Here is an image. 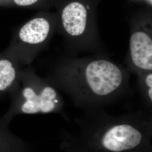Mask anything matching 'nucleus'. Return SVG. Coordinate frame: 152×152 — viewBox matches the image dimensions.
Here are the masks:
<instances>
[{"instance_id":"nucleus-5","label":"nucleus","mask_w":152,"mask_h":152,"mask_svg":"<svg viewBox=\"0 0 152 152\" xmlns=\"http://www.w3.org/2000/svg\"><path fill=\"white\" fill-rule=\"evenodd\" d=\"M24 102L22 112L26 114L59 113L68 119L64 113V102L57 88L34 76L22 91Z\"/></svg>"},{"instance_id":"nucleus-4","label":"nucleus","mask_w":152,"mask_h":152,"mask_svg":"<svg viewBox=\"0 0 152 152\" xmlns=\"http://www.w3.org/2000/svg\"><path fill=\"white\" fill-rule=\"evenodd\" d=\"M130 27L128 71L137 76L152 71L151 12L144 10L137 13L131 19Z\"/></svg>"},{"instance_id":"nucleus-2","label":"nucleus","mask_w":152,"mask_h":152,"mask_svg":"<svg viewBox=\"0 0 152 152\" xmlns=\"http://www.w3.org/2000/svg\"><path fill=\"white\" fill-rule=\"evenodd\" d=\"M75 122L77 133L62 135L65 152H152V112L113 115L100 109L84 112Z\"/></svg>"},{"instance_id":"nucleus-10","label":"nucleus","mask_w":152,"mask_h":152,"mask_svg":"<svg viewBox=\"0 0 152 152\" xmlns=\"http://www.w3.org/2000/svg\"><path fill=\"white\" fill-rule=\"evenodd\" d=\"M137 1H142V2H144L147 3L149 5H152V0H137Z\"/></svg>"},{"instance_id":"nucleus-1","label":"nucleus","mask_w":152,"mask_h":152,"mask_svg":"<svg viewBox=\"0 0 152 152\" xmlns=\"http://www.w3.org/2000/svg\"><path fill=\"white\" fill-rule=\"evenodd\" d=\"M130 72L104 56H65L58 61L51 85L84 112L117 103L131 93Z\"/></svg>"},{"instance_id":"nucleus-7","label":"nucleus","mask_w":152,"mask_h":152,"mask_svg":"<svg viewBox=\"0 0 152 152\" xmlns=\"http://www.w3.org/2000/svg\"><path fill=\"white\" fill-rule=\"evenodd\" d=\"M137 84L143 110L152 112V71L137 75Z\"/></svg>"},{"instance_id":"nucleus-3","label":"nucleus","mask_w":152,"mask_h":152,"mask_svg":"<svg viewBox=\"0 0 152 152\" xmlns=\"http://www.w3.org/2000/svg\"><path fill=\"white\" fill-rule=\"evenodd\" d=\"M100 0H55L56 25L72 49L99 48L96 7Z\"/></svg>"},{"instance_id":"nucleus-6","label":"nucleus","mask_w":152,"mask_h":152,"mask_svg":"<svg viewBox=\"0 0 152 152\" xmlns=\"http://www.w3.org/2000/svg\"><path fill=\"white\" fill-rule=\"evenodd\" d=\"M56 25V14L33 18L25 23L18 33L22 44L36 49L46 42Z\"/></svg>"},{"instance_id":"nucleus-9","label":"nucleus","mask_w":152,"mask_h":152,"mask_svg":"<svg viewBox=\"0 0 152 152\" xmlns=\"http://www.w3.org/2000/svg\"><path fill=\"white\" fill-rule=\"evenodd\" d=\"M45 0H13L14 3L18 6L21 7H33L38 5L44 2ZM46 2H49L52 4L55 2V0H45Z\"/></svg>"},{"instance_id":"nucleus-8","label":"nucleus","mask_w":152,"mask_h":152,"mask_svg":"<svg viewBox=\"0 0 152 152\" xmlns=\"http://www.w3.org/2000/svg\"><path fill=\"white\" fill-rule=\"evenodd\" d=\"M16 69L10 60L0 59V91H4L16 78Z\"/></svg>"}]
</instances>
